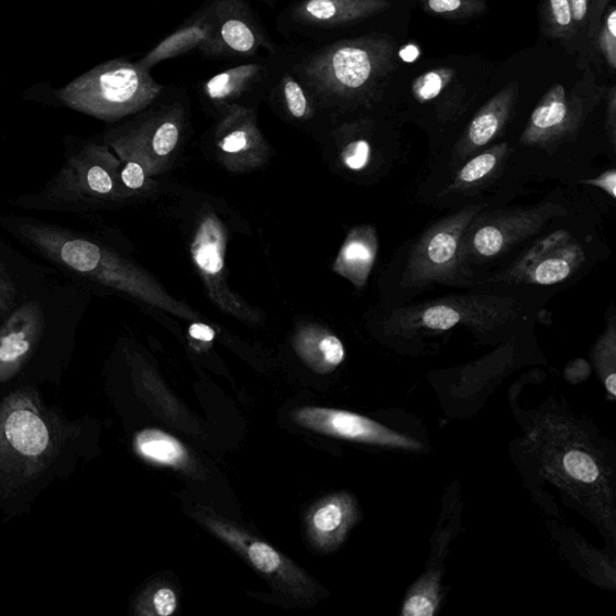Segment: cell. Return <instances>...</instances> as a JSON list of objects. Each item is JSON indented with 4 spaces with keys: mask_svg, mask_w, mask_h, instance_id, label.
<instances>
[{
    "mask_svg": "<svg viewBox=\"0 0 616 616\" xmlns=\"http://www.w3.org/2000/svg\"><path fill=\"white\" fill-rule=\"evenodd\" d=\"M389 7L388 0H299L280 21L294 30L318 32L363 21Z\"/></svg>",
    "mask_w": 616,
    "mask_h": 616,
    "instance_id": "9a60e30c",
    "label": "cell"
},
{
    "mask_svg": "<svg viewBox=\"0 0 616 616\" xmlns=\"http://www.w3.org/2000/svg\"><path fill=\"white\" fill-rule=\"evenodd\" d=\"M224 241L220 228L212 220L205 222L196 240L195 258L209 274H218L223 268Z\"/></svg>",
    "mask_w": 616,
    "mask_h": 616,
    "instance_id": "603a6c76",
    "label": "cell"
},
{
    "mask_svg": "<svg viewBox=\"0 0 616 616\" xmlns=\"http://www.w3.org/2000/svg\"><path fill=\"white\" fill-rule=\"evenodd\" d=\"M249 145L248 130H237L228 134L222 143L226 152L235 153L240 152Z\"/></svg>",
    "mask_w": 616,
    "mask_h": 616,
    "instance_id": "74e56055",
    "label": "cell"
},
{
    "mask_svg": "<svg viewBox=\"0 0 616 616\" xmlns=\"http://www.w3.org/2000/svg\"><path fill=\"white\" fill-rule=\"evenodd\" d=\"M546 21L549 34L568 38L576 32L570 0H546Z\"/></svg>",
    "mask_w": 616,
    "mask_h": 616,
    "instance_id": "83f0119b",
    "label": "cell"
},
{
    "mask_svg": "<svg viewBox=\"0 0 616 616\" xmlns=\"http://www.w3.org/2000/svg\"><path fill=\"white\" fill-rule=\"evenodd\" d=\"M440 575L429 573L410 590L404 603V616H432L440 605Z\"/></svg>",
    "mask_w": 616,
    "mask_h": 616,
    "instance_id": "cb8c5ba5",
    "label": "cell"
},
{
    "mask_svg": "<svg viewBox=\"0 0 616 616\" xmlns=\"http://www.w3.org/2000/svg\"><path fill=\"white\" fill-rule=\"evenodd\" d=\"M358 520L355 499L346 493L320 499L307 516V532L314 546L323 551L336 550Z\"/></svg>",
    "mask_w": 616,
    "mask_h": 616,
    "instance_id": "e0dca14e",
    "label": "cell"
},
{
    "mask_svg": "<svg viewBox=\"0 0 616 616\" xmlns=\"http://www.w3.org/2000/svg\"><path fill=\"white\" fill-rule=\"evenodd\" d=\"M177 141V125L172 121H166L157 128L156 133L153 135V150L160 154V156H166V154H169L175 148Z\"/></svg>",
    "mask_w": 616,
    "mask_h": 616,
    "instance_id": "e575fe53",
    "label": "cell"
},
{
    "mask_svg": "<svg viewBox=\"0 0 616 616\" xmlns=\"http://www.w3.org/2000/svg\"><path fill=\"white\" fill-rule=\"evenodd\" d=\"M207 525L212 532L246 558L256 571L285 585L292 594L305 595L308 588L305 574L276 549L221 520L209 519Z\"/></svg>",
    "mask_w": 616,
    "mask_h": 616,
    "instance_id": "2e32d148",
    "label": "cell"
},
{
    "mask_svg": "<svg viewBox=\"0 0 616 616\" xmlns=\"http://www.w3.org/2000/svg\"><path fill=\"white\" fill-rule=\"evenodd\" d=\"M189 336L199 341L210 342L215 339V331L209 326L196 323L189 328Z\"/></svg>",
    "mask_w": 616,
    "mask_h": 616,
    "instance_id": "ab89813d",
    "label": "cell"
},
{
    "mask_svg": "<svg viewBox=\"0 0 616 616\" xmlns=\"http://www.w3.org/2000/svg\"><path fill=\"white\" fill-rule=\"evenodd\" d=\"M209 36V22L207 14L201 8L195 16L189 19L182 29H178L143 59L138 63L145 69L151 70L156 64L190 53L200 51Z\"/></svg>",
    "mask_w": 616,
    "mask_h": 616,
    "instance_id": "d6986e66",
    "label": "cell"
},
{
    "mask_svg": "<svg viewBox=\"0 0 616 616\" xmlns=\"http://www.w3.org/2000/svg\"><path fill=\"white\" fill-rule=\"evenodd\" d=\"M280 56L315 102L363 106L375 99L396 66L389 37L371 34Z\"/></svg>",
    "mask_w": 616,
    "mask_h": 616,
    "instance_id": "5b68a950",
    "label": "cell"
},
{
    "mask_svg": "<svg viewBox=\"0 0 616 616\" xmlns=\"http://www.w3.org/2000/svg\"><path fill=\"white\" fill-rule=\"evenodd\" d=\"M151 608L150 614L160 616H169L175 613L177 608V597L174 590L170 587H161L153 592L150 597L141 598L139 613L145 614Z\"/></svg>",
    "mask_w": 616,
    "mask_h": 616,
    "instance_id": "1f68e13d",
    "label": "cell"
},
{
    "mask_svg": "<svg viewBox=\"0 0 616 616\" xmlns=\"http://www.w3.org/2000/svg\"><path fill=\"white\" fill-rule=\"evenodd\" d=\"M318 345L326 372H330L342 364L345 352L342 342L337 337L327 336L318 342Z\"/></svg>",
    "mask_w": 616,
    "mask_h": 616,
    "instance_id": "d590c367",
    "label": "cell"
},
{
    "mask_svg": "<svg viewBox=\"0 0 616 616\" xmlns=\"http://www.w3.org/2000/svg\"><path fill=\"white\" fill-rule=\"evenodd\" d=\"M593 205L537 239L517 258L474 282L471 290L530 295L549 301L609 258L610 248Z\"/></svg>",
    "mask_w": 616,
    "mask_h": 616,
    "instance_id": "3957f363",
    "label": "cell"
},
{
    "mask_svg": "<svg viewBox=\"0 0 616 616\" xmlns=\"http://www.w3.org/2000/svg\"><path fill=\"white\" fill-rule=\"evenodd\" d=\"M603 97L592 72L570 94L554 85L537 102L522 130L505 139L513 150V173L524 190L544 183L578 186L601 172L603 157L615 164L616 148L609 141L587 134Z\"/></svg>",
    "mask_w": 616,
    "mask_h": 616,
    "instance_id": "6da1fadb",
    "label": "cell"
},
{
    "mask_svg": "<svg viewBox=\"0 0 616 616\" xmlns=\"http://www.w3.org/2000/svg\"><path fill=\"white\" fill-rule=\"evenodd\" d=\"M593 205V193L587 188L558 186L534 204L503 205L482 211L462 241L461 265L471 288L477 279L517 258L549 230Z\"/></svg>",
    "mask_w": 616,
    "mask_h": 616,
    "instance_id": "277c9868",
    "label": "cell"
},
{
    "mask_svg": "<svg viewBox=\"0 0 616 616\" xmlns=\"http://www.w3.org/2000/svg\"><path fill=\"white\" fill-rule=\"evenodd\" d=\"M451 69H435L424 73L413 85V94L420 106L439 100L446 87L453 80Z\"/></svg>",
    "mask_w": 616,
    "mask_h": 616,
    "instance_id": "484cf974",
    "label": "cell"
},
{
    "mask_svg": "<svg viewBox=\"0 0 616 616\" xmlns=\"http://www.w3.org/2000/svg\"><path fill=\"white\" fill-rule=\"evenodd\" d=\"M64 421L30 388L0 402V495L16 497L45 479L76 438Z\"/></svg>",
    "mask_w": 616,
    "mask_h": 616,
    "instance_id": "52a82bcc",
    "label": "cell"
},
{
    "mask_svg": "<svg viewBox=\"0 0 616 616\" xmlns=\"http://www.w3.org/2000/svg\"><path fill=\"white\" fill-rule=\"evenodd\" d=\"M578 186L585 187L587 189H595L607 198L615 201L616 199V169L615 165H612L610 168L605 170H601L594 176L586 177L582 179Z\"/></svg>",
    "mask_w": 616,
    "mask_h": 616,
    "instance_id": "836d02e7",
    "label": "cell"
},
{
    "mask_svg": "<svg viewBox=\"0 0 616 616\" xmlns=\"http://www.w3.org/2000/svg\"><path fill=\"white\" fill-rule=\"evenodd\" d=\"M608 0H570L576 30H585L590 38L597 35L603 10Z\"/></svg>",
    "mask_w": 616,
    "mask_h": 616,
    "instance_id": "4316f807",
    "label": "cell"
},
{
    "mask_svg": "<svg viewBox=\"0 0 616 616\" xmlns=\"http://www.w3.org/2000/svg\"><path fill=\"white\" fill-rule=\"evenodd\" d=\"M121 179L127 188L139 189L145 184L144 169L138 163L130 162L122 170Z\"/></svg>",
    "mask_w": 616,
    "mask_h": 616,
    "instance_id": "8d00e7d4",
    "label": "cell"
},
{
    "mask_svg": "<svg viewBox=\"0 0 616 616\" xmlns=\"http://www.w3.org/2000/svg\"><path fill=\"white\" fill-rule=\"evenodd\" d=\"M512 156L508 141H499L451 172L424 176L416 197L426 207L448 212L480 202L508 205L525 191L513 173Z\"/></svg>",
    "mask_w": 616,
    "mask_h": 616,
    "instance_id": "ba28073f",
    "label": "cell"
},
{
    "mask_svg": "<svg viewBox=\"0 0 616 616\" xmlns=\"http://www.w3.org/2000/svg\"><path fill=\"white\" fill-rule=\"evenodd\" d=\"M490 208L496 207L480 202L449 211L407 240L383 275L381 308L416 301L438 288L470 290L461 265L462 241L474 218Z\"/></svg>",
    "mask_w": 616,
    "mask_h": 616,
    "instance_id": "8992f818",
    "label": "cell"
},
{
    "mask_svg": "<svg viewBox=\"0 0 616 616\" xmlns=\"http://www.w3.org/2000/svg\"><path fill=\"white\" fill-rule=\"evenodd\" d=\"M376 249L375 238L371 239L370 242L353 240L345 246L343 256L346 263L369 273L376 260Z\"/></svg>",
    "mask_w": 616,
    "mask_h": 616,
    "instance_id": "4dcf8cb0",
    "label": "cell"
},
{
    "mask_svg": "<svg viewBox=\"0 0 616 616\" xmlns=\"http://www.w3.org/2000/svg\"><path fill=\"white\" fill-rule=\"evenodd\" d=\"M600 53L610 70L616 69V10L610 7L597 32Z\"/></svg>",
    "mask_w": 616,
    "mask_h": 616,
    "instance_id": "f546056e",
    "label": "cell"
},
{
    "mask_svg": "<svg viewBox=\"0 0 616 616\" xmlns=\"http://www.w3.org/2000/svg\"><path fill=\"white\" fill-rule=\"evenodd\" d=\"M19 299V286L14 277L8 272L6 264L0 262V318H4L14 310Z\"/></svg>",
    "mask_w": 616,
    "mask_h": 616,
    "instance_id": "d6a6232c",
    "label": "cell"
},
{
    "mask_svg": "<svg viewBox=\"0 0 616 616\" xmlns=\"http://www.w3.org/2000/svg\"><path fill=\"white\" fill-rule=\"evenodd\" d=\"M607 316V327L596 341L593 350V359L603 384H605L606 391L614 399L616 394V314L614 306L609 308Z\"/></svg>",
    "mask_w": 616,
    "mask_h": 616,
    "instance_id": "7402d4cb",
    "label": "cell"
},
{
    "mask_svg": "<svg viewBox=\"0 0 616 616\" xmlns=\"http://www.w3.org/2000/svg\"><path fill=\"white\" fill-rule=\"evenodd\" d=\"M43 304L29 300L14 308L0 327V384L15 378L41 343L46 328Z\"/></svg>",
    "mask_w": 616,
    "mask_h": 616,
    "instance_id": "5bb4252c",
    "label": "cell"
},
{
    "mask_svg": "<svg viewBox=\"0 0 616 616\" xmlns=\"http://www.w3.org/2000/svg\"><path fill=\"white\" fill-rule=\"evenodd\" d=\"M293 419L308 430L332 438L392 448L420 449L421 444L382 424L345 410L304 407L293 413Z\"/></svg>",
    "mask_w": 616,
    "mask_h": 616,
    "instance_id": "4fadbf2b",
    "label": "cell"
},
{
    "mask_svg": "<svg viewBox=\"0 0 616 616\" xmlns=\"http://www.w3.org/2000/svg\"><path fill=\"white\" fill-rule=\"evenodd\" d=\"M548 300L498 290H460L443 297L380 308L378 338L399 352H419L424 344L457 329L481 342L504 343L541 323Z\"/></svg>",
    "mask_w": 616,
    "mask_h": 616,
    "instance_id": "7a4b0ae2",
    "label": "cell"
},
{
    "mask_svg": "<svg viewBox=\"0 0 616 616\" xmlns=\"http://www.w3.org/2000/svg\"><path fill=\"white\" fill-rule=\"evenodd\" d=\"M272 56L264 62L241 64L212 76L204 84V95L212 101L228 102L246 96L254 89L267 88L273 69Z\"/></svg>",
    "mask_w": 616,
    "mask_h": 616,
    "instance_id": "ac0fdd59",
    "label": "cell"
},
{
    "mask_svg": "<svg viewBox=\"0 0 616 616\" xmlns=\"http://www.w3.org/2000/svg\"><path fill=\"white\" fill-rule=\"evenodd\" d=\"M558 457V468L564 479L583 485H594L601 480L596 458L580 446L563 447Z\"/></svg>",
    "mask_w": 616,
    "mask_h": 616,
    "instance_id": "44dd1931",
    "label": "cell"
},
{
    "mask_svg": "<svg viewBox=\"0 0 616 616\" xmlns=\"http://www.w3.org/2000/svg\"><path fill=\"white\" fill-rule=\"evenodd\" d=\"M607 130L612 144L616 147V89L612 87L607 94Z\"/></svg>",
    "mask_w": 616,
    "mask_h": 616,
    "instance_id": "f35d334b",
    "label": "cell"
},
{
    "mask_svg": "<svg viewBox=\"0 0 616 616\" xmlns=\"http://www.w3.org/2000/svg\"><path fill=\"white\" fill-rule=\"evenodd\" d=\"M106 160L105 151L94 145L72 152L63 168L42 191V199L48 208L79 211L88 204L110 198L114 179Z\"/></svg>",
    "mask_w": 616,
    "mask_h": 616,
    "instance_id": "7c38bea8",
    "label": "cell"
},
{
    "mask_svg": "<svg viewBox=\"0 0 616 616\" xmlns=\"http://www.w3.org/2000/svg\"><path fill=\"white\" fill-rule=\"evenodd\" d=\"M134 447L141 458L153 464L176 469L185 468L188 464L189 457L185 446L161 430L147 429L139 432Z\"/></svg>",
    "mask_w": 616,
    "mask_h": 616,
    "instance_id": "ffe728a7",
    "label": "cell"
},
{
    "mask_svg": "<svg viewBox=\"0 0 616 616\" xmlns=\"http://www.w3.org/2000/svg\"><path fill=\"white\" fill-rule=\"evenodd\" d=\"M209 22V36L200 50L217 59L270 56L278 51L253 10L243 0H210L202 7Z\"/></svg>",
    "mask_w": 616,
    "mask_h": 616,
    "instance_id": "8fae6325",
    "label": "cell"
},
{
    "mask_svg": "<svg viewBox=\"0 0 616 616\" xmlns=\"http://www.w3.org/2000/svg\"><path fill=\"white\" fill-rule=\"evenodd\" d=\"M519 89V85L513 82L487 100L470 122L429 158L426 176L451 172L480 152L503 141L515 118Z\"/></svg>",
    "mask_w": 616,
    "mask_h": 616,
    "instance_id": "30bf717a",
    "label": "cell"
},
{
    "mask_svg": "<svg viewBox=\"0 0 616 616\" xmlns=\"http://www.w3.org/2000/svg\"><path fill=\"white\" fill-rule=\"evenodd\" d=\"M162 91L150 70L139 63L113 59L77 77L57 95L75 111L114 120L150 105Z\"/></svg>",
    "mask_w": 616,
    "mask_h": 616,
    "instance_id": "9c48e42d",
    "label": "cell"
},
{
    "mask_svg": "<svg viewBox=\"0 0 616 616\" xmlns=\"http://www.w3.org/2000/svg\"><path fill=\"white\" fill-rule=\"evenodd\" d=\"M376 147L369 139H356L351 141L342 152V160L345 166L353 172H363L375 161L387 173H393L396 168L392 163L376 156Z\"/></svg>",
    "mask_w": 616,
    "mask_h": 616,
    "instance_id": "d4e9b609",
    "label": "cell"
},
{
    "mask_svg": "<svg viewBox=\"0 0 616 616\" xmlns=\"http://www.w3.org/2000/svg\"><path fill=\"white\" fill-rule=\"evenodd\" d=\"M426 8L432 14L447 19L468 18L484 9L483 0H426Z\"/></svg>",
    "mask_w": 616,
    "mask_h": 616,
    "instance_id": "f1b7e54d",
    "label": "cell"
}]
</instances>
